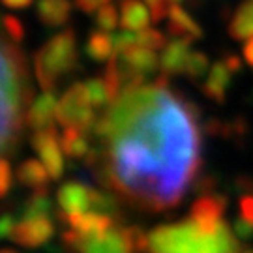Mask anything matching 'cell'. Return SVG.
<instances>
[{
    "instance_id": "603a6c76",
    "label": "cell",
    "mask_w": 253,
    "mask_h": 253,
    "mask_svg": "<svg viewBox=\"0 0 253 253\" xmlns=\"http://www.w3.org/2000/svg\"><path fill=\"white\" fill-rule=\"evenodd\" d=\"M238 219L235 221V231L242 238H252L253 236V193H248L240 199L238 205Z\"/></svg>"
},
{
    "instance_id": "7a4b0ae2",
    "label": "cell",
    "mask_w": 253,
    "mask_h": 253,
    "mask_svg": "<svg viewBox=\"0 0 253 253\" xmlns=\"http://www.w3.org/2000/svg\"><path fill=\"white\" fill-rule=\"evenodd\" d=\"M236 235L225 221L205 225L193 217L163 223L146 235V253H238Z\"/></svg>"
},
{
    "instance_id": "9a60e30c",
    "label": "cell",
    "mask_w": 253,
    "mask_h": 253,
    "mask_svg": "<svg viewBox=\"0 0 253 253\" xmlns=\"http://www.w3.org/2000/svg\"><path fill=\"white\" fill-rule=\"evenodd\" d=\"M190 42L186 40H172L163 47L162 58H160V68L165 75H180L186 72V64L190 58Z\"/></svg>"
},
{
    "instance_id": "8fae6325",
    "label": "cell",
    "mask_w": 253,
    "mask_h": 253,
    "mask_svg": "<svg viewBox=\"0 0 253 253\" xmlns=\"http://www.w3.org/2000/svg\"><path fill=\"white\" fill-rule=\"evenodd\" d=\"M60 217H64V221L77 235H100L115 225V217L109 214H101V212H79V214H70V216L60 214Z\"/></svg>"
},
{
    "instance_id": "9c48e42d",
    "label": "cell",
    "mask_w": 253,
    "mask_h": 253,
    "mask_svg": "<svg viewBox=\"0 0 253 253\" xmlns=\"http://www.w3.org/2000/svg\"><path fill=\"white\" fill-rule=\"evenodd\" d=\"M54 233L53 221L47 216L32 217V219H21L15 223L9 240L23 248H40L51 240Z\"/></svg>"
},
{
    "instance_id": "2e32d148",
    "label": "cell",
    "mask_w": 253,
    "mask_h": 253,
    "mask_svg": "<svg viewBox=\"0 0 253 253\" xmlns=\"http://www.w3.org/2000/svg\"><path fill=\"white\" fill-rule=\"evenodd\" d=\"M152 23L150 8L141 0H120V25L124 30H145Z\"/></svg>"
},
{
    "instance_id": "e575fe53",
    "label": "cell",
    "mask_w": 253,
    "mask_h": 253,
    "mask_svg": "<svg viewBox=\"0 0 253 253\" xmlns=\"http://www.w3.org/2000/svg\"><path fill=\"white\" fill-rule=\"evenodd\" d=\"M238 253H253V248H250V246H246V248H240V250H238Z\"/></svg>"
},
{
    "instance_id": "4316f807",
    "label": "cell",
    "mask_w": 253,
    "mask_h": 253,
    "mask_svg": "<svg viewBox=\"0 0 253 253\" xmlns=\"http://www.w3.org/2000/svg\"><path fill=\"white\" fill-rule=\"evenodd\" d=\"M137 45L158 51V49H163V47L167 45V42H165V36H163L162 32L152 30V28H145V30L137 32Z\"/></svg>"
},
{
    "instance_id": "277c9868",
    "label": "cell",
    "mask_w": 253,
    "mask_h": 253,
    "mask_svg": "<svg viewBox=\"0 0 253 253\" xmlns=\"http://www.w3.org/2000/svg\"><path fill=\"white\" fill-rule=\"evenodd\" d=\"M77 66V40L72 28L53 36L34 56V73L40 86L47 92L56 88L60 77Z\"/></svg>"
},
{
    "instance_id": "836d02e7",
    "label": "cell",
    "mask_w": 253,
    "mask_h": 253,
    "mask_svg": "<svg viewBox=\"0 0 253 253\" xmlns=\"http://www.w3.org/2000/svg\"><path fill=\"white\" fill-rule=\"evenodd\" d=\"M244 58L246 62L250 64L253 68V36L250 40H246V45H244Z\"/></svg>"
},
{
    "instance_id": "d6986e66",
    "label": "cell",
    "mask_w": 253,
    "mask_h": 253,
    "mask_svg": "<svg viewBox=\"0 0 253 253\" xmlns=\"http://www.w3.org/2000/svg\"><path fill=\"white\" fill-rule=\"evenodd\" d=\"M17 178L23 186L32 188L34 191L38 190H47V184L51 174L47 171V167L38 160H27L21 163V167L17 169Z\"/></svg>"
},
{
    "instance_id": "4dcf8cb0",
    "label": "cell",
    "mask_w": 253,
    "mask_h": 253,
    "mask_svg": "<svg viewBox=\"0 0 253 253\" xmlns=\"http://www.w3.org/2000/svg\"><path fill=\"white\" fill-rule=\"evenodd\" d=\"M111 0H75L77 8L84 11V13H92V11H98L100 8L107 6Z\"/></svg>"
},
{
    "instance_id": "44dd1931",
    "label": "cell",
    "mask_w": 253,
    "mask_h": 253,
    "mask_svg": "<svg viewBox=\"0 0 253 253\" xmlns=\"http://www.w3.org/2000/svg\"><path fill=\"white\" fill-rule=\"evenodd\" d=\"M86 53L98 62L111 60L115 54V36H111L107 30H101V28L92 32L86 42Z\"/></svg>"
},
{
    "instance_id": "cb8c5ba5",
    "label": "cell",
    "mask_w": 253,
    "mask_h": 253,
    "mask_svg": "<svg viewBox=\"0 0 253 253\" xmlns=\"http://www.w3.org/2000/svg\"><path fill=\"white\" fill-rule=\"evenodd\" d=\"M49 195L47 190H38L34 191V195L25 203V207L21 210V219H32V217H42L49 214Z\"/></svg>"
},
{
    "instance_id": "ac0fdd59",
    "label": "cell",
    "mask_w": 253,
    "mask_h": 253,
    "mask_svg": "<svg viewBox=\"0 0 253 253\" xmlns=\"http://www.w3.org/2000/svg\"><path fill=\"white\" fill-rule=\"evenodd\" d=\"M72 13L70 0H38V17L47 27H62Z\"/></svg>"
},
{
    "instance_id": "d6a6232c",
    "label": "cell",
    "mask_w": 253,
    "mask_h": 253,
    "mask_svg": "<svg viewBox=\"0 0 253 253\" xmlns=\"http://www.w3.org/2000/svg\"><path fill=\"white\" fill-rule=\"evenodd\" d=\"M0 2L9 9H25V8H28L34 0H0Z\"/></svg>"
},
{
    "instance_id": "30bf717a",
    "label": "cell",
    "mask_w": 253,
    "mask_h": 253,
    "mask_svg": "<svg viewBox=\"0 0 253 253\" xmlns=\"http://www.w3.org/2000/svg\"><path fill=\"white\" fill-rule=\"evenodd\" d=\"M94 193H96L94 188H88L81 182H66L56 193L62 216L79 214V212H92Z\"/></svg>"
},
{
    "instance_id": "7c38bea8",
    "label": "cell",
    "mask_w": 253,
    "mask_h": 253,
    "mask_svg": "<svg viewBox=\"0 0 253 253\" xmlns=\"http://www.w3.org/2000/svg\"><path fill=\"white\" fill-rule=\"evenodd\" d=\"M227 210V199L216 193L203 195L191 205L190 217L197 219L205 225H217L223 221V214Z\"/></svg>"
},
{
    "instance_id": "484cf974",
    "label": "cell",
    "mask_w": 253,
    "mask_h": 253,
    "mask_svg": "<svg viewBox=\"0 0 253 253\" xmlns=\"http://www.w3.org/2000/svg\"><path fill=\"white\" fill-rule=\"evenodd\" d=\"M208 70H210V68H208L207 54L201 53V51H191L190 58H188V64H186V72L184 73H186L190 79L197 81V79H201Z\"/></svg>"
},
{
    "instance_id": "ffe728a7",
    "label": "cell",
    "mask_w": 253,
    "mask_h": 253,
    "mask_svg": "<svg viewBox=\"0 0 253 253\" xmlns=\"http://www.w3.org/2000/svg\"><path fill=\"white\" fill-rule=\"evenodd\" d=\"M229 34L235 40H250L253 36V0H244L231 19Z\"/></svg>"
},
{
    "instance_id": "ba28073f",
    "label": "cell",
    "mask_w": 253,
    "mask_h": 253,
    "mask_svg": "<svg viewBox=\"0 0 253 253\" xmlns=\"http://www.w3.org/2000/svg\"><path fill=\"white\" fill-rule=\"evenodd\" d=\"M242 68V60L238 56H227L223 60H217L208 70V77L203 84V92L216 103H223L227 90L231 86L233 75Z\"/></svg>"
},
{
    "instance_id": "5bb4252c",
    "label": "cell",
    "mask_w": 253,
    "mask_h": 253,
    "mask_svg": "<svg viewBox=\"0 0 253 253\" xmlns=\"http://www.w3.org/2000/svg\"><path fill=\"white\" fill-rule=\"evenodd\" d=\"M56 107H58V101H56L53 92L43 90V94L38 96L34 103L30 105V109H28V126L34 127V129L53 127V122L56 118Z\"/></svg>"
},
{
    "instance_id": "7402d4cb",
    "label": "cell",
    "mask_w": 253,
    "mask_h": 253,
    "mask_svg": "<svg viewBox=\"0 0 253 253\" xmlns=\"http://www.w3.org/2000/svg\"><path fill=\"white\" fill-rule=\"evenodd\" d=\"M86 131H83L79 127H64V133L60 137V145L68 158L72 160H81L90 152L88 141H86Z\"/></svg>"
},
{
    "instance_id": "d590c367",
    "label": "cell",
    "mask_w": 253,
    "mask_h": 253,
    "mask_svg": "<svg viewBox=\"0 0 253 253\" xmlns=\"http://www.w3.org/2000/svg\"><path fill=\"white\" fill-rule=\"evenodd\" d=\"M0 253H15L13 250H0Z\"/></svg>"
},
{
    "instance_id": "6da1fadb",
    "label": "cell",
    "mask_w": 253,
    "mask_h": 253,
    "mask_svg": "<svg viewBox=\"0 0 253 253\" xmlns=\"http://www.w3.org/2000/svg\"><path fill=\"white\" fill-rule=\"evenodd\" d=\"M105 141L111 184L146 210L176 207L201 167V131L193 105L160 77L124 90L96 122Z\"/></svg>"
},
{
    "instance_id": "5b68a950",
    "label": "cell",
    "mask_w": 253,
    "mask_h": 253,
    "mask_svg": "<svg viewBox=\"0 0 253 253\" xmlns=\"http://www.w3.org/2000/svg\"><path fill=\"white\" fill-rule=\"evenodd\" d=\"M64 240L72 244L79 253H133L139 248L145 252L146 235L135 227H118L103 231L100 235H77L68 231Z\"/></svg>"
},
{
    "instance_id": "8992f818",
    "label": "cell",
    "mask_w": 253,
    "mask_h": 253,
    "mask_svg": "<svg viewBox=\"0 0 253 253\" xmlns=\"http://www.w3.org/2000/svg\"><path fill=\"white\" fill-rule=\"evenodd\" d=\"M92 101L88 98L86 84L75 83L64 92L56 107V120L62 127H79L83 131H92L96 126V117L92 111Z\"/></svg>"
},
{
    "instance_id": "f546056e",
    "label": "cell",
    "mask_w": 253,
    "mask_h": 253,
    "mask_svg": "<svg viewBox=\"0 0 253 253\" xmlns=\"http://www.w3.org/2000/svg\"><path fill=\"white\" fill-rule=\"evenodd\" d=\"M11 188V167L6 160L0 158V199L8 195Z\"/></svg>"
},
{
    "instance_id": "4fadbf2b",
    "label": "cell",
    "mask_w": 253,
    "mask_h": 253,
    "mask_svg": "<svg viewBox=\"0 0 253 253\" xmlns=\"http://www.w3.org/2000/svg\"><path fill=\"white\" fill-rule=\"evenodd\" d=\"M167 28H169V34L176 40H186V42H195L203 36V30L195 23V19L191 17L186 9L182 8L180 4H174L169 9V15H167Z\"/></svg>"
},
{
    "instance_id": "3957f363",
    "label": "cell",
    "mask_w": 253,
    "mask_h": 253,
    "mask_svg": "<svg viewBox=\"0 0 253 253\" xmlns=\"http://www.w3.org/2000/svg\"><path fill=\"white\" fill-rule=\"evenodd\" d=\"M28 94L25 58L13 45L0 42V156L17 141Z\"/></svg>"
},
{
    "instance_id": "f1b7e54d",
    "label": "cell",
    "mask_w": 253,
    "mask_h": 253,
    "mask_svg": "<svg viewBox=\"0 0 253 253\" xmlns=\"http://www.w3.org/2000/svg\"><path fill=\"white\" fill-rule=\"evenodd\" d=\"M2 27L6 30V34H8L13 42H21L23 36H25V30H23V25H21V21L15 17H11V15H6V17H2Z\"/></svg>"
},
{
    "instance_id": "52a82bcc",
    "label": "cell",
    "mask_w": 253,
    "mask_h": 253,
    "mask_svg": "<svg viewBox=\"0 0 253 253\" xmlns=\"http://www.w3.org/2000/svg\"><path fill=\"white\" fill-rule=\"evenodd\" d=\"M32 148L42 158V163L47 167V171L51 174L53 180H58L64 174V150L60 145V137L53 127L45 129H36V133L32 135Z\"/></svg>"
},
{
    "instance_id": "d4e9b609",
    "label": "cell",
    "mask_w": 253,
    "mask_h": 253,
    "mask_svg": "<svg viewBox=\"0 0 253 253\" xmlns=\"http://www.w3.org/2000/svg\"><path fill=\"white\" fill-rule=\"evenodd\" d=\"M84 84H86L88 98H90L94 107H103V105H107V103H113V101H115L113 94H111V90H109V84L105 83L103 77L90 79V81H86Z\"/></svg>"
},
{
    "instance_id": "83f0119b",
    "label": "cell",
    "mask_w": 253,
    "mask_h": 253,
    "mask_svg": "<svg viewBox=\"0 0 253 253\" xmlns=\"http://www.w3.org/2000/svg\"><path fill=\"white\" fill-rule=\"evenodd\" d=\"M96 23H98V27L101 30H107L111 32L113 28L118 25V13H117V8L115 6H103V8L98 9V13H96Z\"/></svg>"
},
{
    "instance_id": "1f68e13d",
    "label": "cell",
    "mask_w": 253,
    "mask_h": 253,
    "mask_svg": "<svg viewBox=\"0 0 253 253\" xmlns=\"http://www.w3.org/2000/svg\"><path fill=\"white\" fill-rule=\"evenodd\" d=\"M15 219L11 216H2L0 217V238H9V235H11V231H13V227H15Z\"/></svg>"
},
{
    "instance_id": "e0dca14e",
    "label": "cell",
    "mask_w": 253,
    "mask_h": 253,
    "mask_svg": "<svg viewBox=\"0 0 253 253\" xmlns=\"http://www.w3.org/2000/svg\"><path fill=\"white\" fill-rule=\"evenodd\" d=\"M126 64L127 68H131L135 73L146 77L148 73H154L158 70V64H160V58L156 56V51L152 49H146V47H131L124 53H115Z\"/></svg>"
}]
</instances>
